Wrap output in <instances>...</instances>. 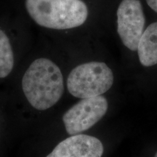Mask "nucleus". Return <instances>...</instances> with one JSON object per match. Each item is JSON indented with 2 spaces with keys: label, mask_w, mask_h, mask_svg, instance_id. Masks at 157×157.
I'll return each instance as SVG.
<instances>
[{
  "label": "nucleus",
  "mask_w": 157,
  "mask_h": 157,
  "mask_svg": "<svg viewBox=\"0 0 157 157\" xmlns=\"http://www.w3.org/2000/svg\"><path fill=\"white\" fill-rule=\"evenodd\" d=\"M22 89L34 109L39 111L50 109L58 103L63 94L61 71L50 59L37 58L23 76Z\"/></svg>",
  "instance_id": "1"
},
{
  "label": "nucleus",
  "mask_w": 157,
  "mask_h": 157,
  "mask_svg": "<svg viewBox=\"0 0 157 157\" xmlns=\"http://www.w3.org/2000/svg\"><path fill=\"white\" fill-rule=\"evenodd\" d=\"M24 4L31 18L46 29L76 28L88 17L87 6L82 0H25Z\"/></svg>",
  "instance_id": "2"
},
{
  "label": "nucleus",
  "mask_w": 157,
  "mask_h": 157,
  "mask_svg": "<svg viewBox=\"0 0 157 157\" xmlns=\"http://www.w3.org/2000/svg\"><path fill=\"white\" fill-rule=\"evenodd\" d=\"M113 84L112 71L102 62L78 65L70 72L67 78L69 93L81 99L101 95L111 89Z\"/></svg>",
  "instance_id": "3"
},
{
  "label": "nucleus",
  "mask_w": 157,
  "mask_h": 157,
  "mask_svg": "<svg viewBox=\"0 0 157 157\" xmlns=\"http://www.w3.org/2000/svg\"><path fill=\"white\" fill-rule=\"evenodd\" d=\"M108 108L109 104L104 96L82 99L63 116L66 132L75 135L91 128L105 116Z\"/></svg>",
  "instance_id": "4"
},
{
  "label": "nucleus",
  "mask_w": 157,
  "mask_h": 157,
  "mask_svg": "<svg viewBox=\"0 0 157 157\" xmlns=\"http://www.w3.org/2000/svg\"><path fill=\"white\" fill-rule=\"evenodd\" d=\"M117 31L124 46L132 51L137 45L144 31L143 9L139 0H122L117 9Z\"/></svg>",
  "instance_id": "5"
},
{
  "label": "nucleus",
  "mask_w": 157,
  "mask_h": 157,
  "mask_svg": "<svg viewBox=\"0 0 157 157\" xmlns=\"http://www.w3.org/2000/svg\"><path fill=\"white\" fill-rule=\"evenodd\" d=\"M103 151L99 139L80 134L61 141L46 157H102Z\"/></svg>",
  "instance_id": "6"
},
{
  "label": "nucleus",
  "mask_w": 157,
  "mask_h": 157,
  "mask_svg": "<svg viewBox=\"0 0 157 157\" xmlns=\"http://www.w3.org/2000/svg\"><path fill=\"white\" fill-rule=\"evenodd\" d=\"M137 50L143 66L149 67L157 64V22L149 25L143 31Z\"/></svg>",
  "instance_id": "7"
},
{
  "label": "nucleus",
  "mask_w": 157,
  "mask_h": 157,
  "mask_svg": "<svg viewBox=\"0 0 157 157\" xmlns=\"http://www.w3.org/2000/svg\"><path fill=\"white\" fill-rule=\"evenodd\" d=\"M14 52L8 36L0 29V78H5L14 67Z\"/></svg>",
  "instance_id": "8"
},
{
  "label": "nucleus",
  "mask_w": 157,
  "mask_h": 157,
  "mask_svg": "<svg viewBox=\"0 0 157 157\" xmlns=\"http://www.w3.org/2000/svg\"><path fill=\"white\" fill-rule=\"evenodd\" d=\"M146 2L149 7L157 13V0H146Z\"/></svg>",
  "instance_id": "9"
},
{
  "label": "nucleus",
  "mask_w": 157,
  "mask_h": 157,
  "mask_svg": "<svg viewBox=\"0 0 157 157\" xmlns=\"http://www.w3.org/2000/svg\"><path fill=\"white\" fill-rule=\"evenodd\" d=\"M154 157H157V151H156V154H155V156H154Z\"/></svg>",
  "instance_id": "10"
}]
</instances>
